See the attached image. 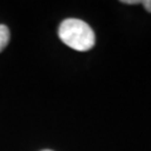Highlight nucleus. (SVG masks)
<instances>
[{
    "label": "nucleus",
    "instance_id": "f257e3e1",
    "mask_svg": "<svg viewBox=\"0 0 151 151\" xmlns=\"http://www.w3.org/2000/svg\"><path fill=\"white\" fill-rule=\"evenodd\" d=\"M58 35L65 45L79 52L89 50L96 43V35L92 28L83 20L74 18L62 22L58 29Z\"/></svg>",
    "mask_w": 151,
    "mask_h": 151
},
{
    "label": "nucleus",
    "instance_id": "f03ea898",
    "mask_svg": "<svg viewBox=\"0 0 151 151\" xmlns=\"http://www.w3.org/2000/svg\"><path fill=\"white\" fill-rule=\"evenodd\" d=\"M9 39H10V32H9L8 27L0 24V52L5 49V47L9 43Z\"/></svg>",
    "mask_w": 151,
    "mask_h": 151
},
{
    "label": "nucleus",
    "instance_id": "7ed1b4c3",
    "mask_svg": "<svg viewBox=\"0 0 151 151\" xmlns=\"http://www.w3.org/2000/svg\"><path fill=\"white\" fill-rule=\"evenodd\" d=\"M141 4L144 5L145 10H147L151 13V0H145V1H141Z\"/></svg>",
    "mask_w": 151,
    "mask_h": 151
},
{
    "label": "nucleus",
    "instance_id": "20e7f679",
    "mask_svg": "<svg viewBox=\"0 0 151 151\" xmlns=\"http://www.w3.org/2000/svg\"><path fill=\"white\" fill-rule=\"evenodd\" d=\"M124 4H140V0H122Z\"/></svg>",
    "mask_w": 151,
    "mask_h": 151
},
{
    "label": "nucleus",
    "instance_id": "39448f33",
    "mask_svg": "<svg viewBox=\"0 0 151 151\" xmlns=\"http://www.w3.org/2000/svg\"><path fill=\"white\" fill-rule=\"evenodd\" d=\"M43 151H52V150H43Z\"/></svg>",
    "mask_w": 151,
    "mask_h": 151
}]
</instances>
